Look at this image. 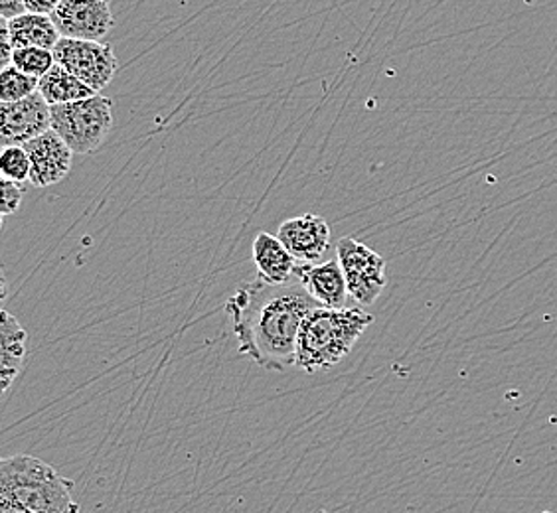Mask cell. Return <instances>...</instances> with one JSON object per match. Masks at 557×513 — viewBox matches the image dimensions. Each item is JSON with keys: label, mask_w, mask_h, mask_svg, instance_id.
Returning <instances> with one entry per match:
<instances>
[{"label": "cell", "mask_w": 557, "mask_h": 513, "mask_svg": "<svg viewBox=\"0 0 557 513\" xmlns=\"http://www.w3.org/2000/svg\"><path fill=\"white\" fill-rule=\"evenodd\" d=\"M55 64L79 77L94 91H103L117 74V55L101 40L60 38L54 48Z\"/></svg>", "instance_id": "6"}, {"label": "cell", "mask_w": 557, "mask_h": 513, "mask_svg": "<svg viewBox=\"0 0 557 513\" xmlns=\"http://www.w3.org/2000/svg\"><path fill=\"white\" fill-rule=\"evenodd\" d=\"M24 2H26V11L52 16V12L58 9V4H60L62 0H24Z\"/></svg>", "instance_id": "22"}, {"label": "cell", "mask_w": 557, "mask_h": 513, "mask_svg": "<svg viewBox=\"0 0 557 513\" xmlns=\"http://www.w3.org/2000/svg\"><path fill=\"white\" fill-rule=\"evenodd\" d=\"M336 256L344 271L348 295L358 304L370 306L387 285L386 261L374 249L356 241L354 237H343L336 243Z\"/></svg>", "instance_id": "5"}, {"label": "cell", "mask_w": 557, "mask_h": 513, "mask_svg": "<svg viewBox=\"0 0 557 513\" xmlns=\"http://www.w3.org/2000/svg\"><path fill=\"white\" fill-rule=\"evenodd\" d=\"M295 278L321 306L344 309L348 285L338 259L326 263H299Z\"/></svg>", "instance_id": "11"}, {"label": "cell", "mask_w": 557, "mask_h": 513, "mask_svg": "<svg viewBox=\"0 0 557 513\" xmlns=\"http://www.w3.org/2000/svg\"><path fill=\"white\" fill-rule=\"evenodd\" d=\"M12 65H16L22 72L44 77L55 65L54 50L46 48H16L12 55Z\"/></svg>", "instance_id": "17"}, {"label": "cell", "mask_w": 557, "mask_h": 513, "mask_svg": "<svg viewBox=\"0 0 557 513\" xmlns=\"http://www.w3.org/2000/svg\"><path fill=\"white\" fill-rule=\"evenodd\" d=\"M30 171H33V162L28 152L21 145H12L4 147L0 154V172L2 178H9L14 183H28L30 180Z\"/></svg>", "instance_id": "18"}, {"label": "cell", "mask_w": 557, "mask_h": 513, "mask_svg": "<svg viewBox=\"0 0 557 513\" xmlns=\"http://www.w3.org/2000/svg\"><path fill=\"white\" fill-rule=\"evenodd\" d=\"M317 306L297 278L271 285L246 283L225 302L239 352L268 372H285L297 362L300 326Z\"/></svg>", "instance_id": "1"}, {"label": "cell", "mask_w": 557, "mask_h": 513, "mask_svg": "<svg viewBox=\"0 0 557 513\" xmlns=\"http://www.w3.org/2000/svg\"><path fill=\"white\" fill-rule=\"evenodd\" d=\"M38 91L50 105H62V103H74L87 97L96 96L91 87L86 86L79 77L70 74L65 67L55 64L48 74L40 77Z\"/></svg>", "instance_id": "15"}, {"label": "cell", "mask_w": 557, "mask_h": 513, "mask_svg": "<svg viewBox=\"0 0 557 513\" xmlns=\"http://www.w3.org/2000/svg\"><path fill=\"white\" fill-rule=\"evenodd\" d=\"M277 237L299 263H319L331 246V225L322 215H299L278 225Z\"/></svg>", "instance_id": "10"}, {"label": "cell", "mask_w": 557, "mask_h": 513, "mask_svg": "<svg viewBox=\"0 0 557 513\" xmlns=\"http://www.w3.org/2000/svg\"><path fill=\"white\" fill-rule=\"evenodd\" d=\"M28 334L22 328L21 322L9 312H0V385L2 393L9 391L16 375L21 374L26 358Z\"/></svg>", "instance_id": "13"}, {"label": "cell", "mask_w": 557, "mask_h": 513, "mask_svg": "<svg viewBox=\"0 0 557 513\" xmlns=\"http://www.w3.org/2000/svg\"><path fill=\"white\" fill-rule=\"evenodd\" d=\"M24 149L33 162L28 183L33 184L34 188H48L62 183L72 171L75 152L67 147V142L54 128L46 130L36 139L28 140Z\"/></svg>", "instance_id": "9"}, {"label": "cell", "mask_w": 557, "mask_h": 513, "mask_svg": "<svg viewBox=\"0 0 557 513\" xmlns=\"http://www.w3.org/2000/svg\"><path fill=\"white\" fill-rule=\"evenodd\" d=\"M0 188H2V205H0V212H2V215L16 214V212L21 210L22 198H24L22 184L9 180V178H2Z\"/></svg>", "instance_id": "19"}, {"label": "cell", "mask_w": 557, "mask_h": 513, "mask_svg": "<svg viewBox=\"0 0 557 513\" xmlns=\"http://www.w3.org/2000/svg\"><path fill=\"white\" fill-rule=\"evenodd\" d=\"M52 128L75 154H91L103 147L113 128V101L106 96L50 105Z\"/></svg>", "instance_id": "4"}, {"label": "cell", "mask_w": 557, "mask_h": 513, "mask_svg": "<svg viewBox=\"0 0 557 513\" xmlns=\"http://www.w3.org/2000/svg\"><path fill=\"white\" fill-rule=\"evenodd\" d=\"M74 481L44 460L18 454L0 462V502L36 513H79Z\"/></svg>", "instance_id": "3"}, {"label": "cell", "mask_w": 557, "mask_h": 513, "mask_svg": "<svg viewBox=\"0 0 557 513\" xmlns=\"http://www.w3.org/2000/svg\"><path fill=\"white\" fill-rule=\"evenodd\" d=\"M38 87H40V79L22 72L16 65H7L0 72V99L4 103L21 101V99L34 96L38 91Z\"/></svg>", "instance_id": "16"}, {"label": "cell", "mask_w": 557, "mask_h": 513, "mask_svg": "<svg viewBox=\"0 0 557 513\" xmlns=\"http://www.w3.org/2000/svg\"><path fill=\"white\" fill-rule=\"evenodd\" d=\"M26 11V2L24 0H0V18L12 21L16 16H21Z\"/></svg>", "instance_id": "21"}, {"label": "cell", "mask_w": 557, "mask_h": 513, "mask_svg": "<svg viewBox=\"0 0 557 513\" xmlns=\"http://www.w3.org/2000/svg\"><path fill=\"white\" fill-rule=\"evenodd\" d=\"M52 128V111L50 103L40 91L34 96L0 105V140L4 147L21 145L40 137Z\"/></svg>", "instance_id": "8"}, {"label": "cell", "mask_w": 557, "mask_h": 513, "mask_svg": "<svg viewBox=\"0 0 557 513\" xmlns=\"http://www.w3.org/2000/svg\"><path fill=\"white\" fill-rule=\"evenodd\" d=\"M251 249H253V263L258 267V278L271 285H283L295 278V268L299 265V261L293 256L277 236L261 232L253 239Z\"/></svg>", "instance_id": "12"}, {"label": "cell", "mask_w": 557, "mask_h": 513, "mask_svg": "<svg viewBox=\"0 0 557 513\" xmlns=\"http://www.w3.org/2000/svg\"><path fill=\"white\" fill-rule=\"evenodd\" d=\"M14 48H46L54 50L62 34L55 28L52 16L24 12L21 16L9 21Z\"/></svg>", "instance_id": "14"}, {"label": "cell", "mask_w": 557, "mask_h": 513, "mask_svg": "<svg viewBox=\"0 0 557 513\" xmlns=\"http://www.w3.org/2000/svg\"><path fill=\"white\" fill-rule=\"evenodd\" d=\"M62 38L101 40L115 26L111 0H62L52 12Z\"/></svg>", "instance_id": "7"}, {"label": "cell", "mask_w": 557, "mask_h": 513, "mask_svg": "<svg viewBox=\"0 0 557 513\" xmlns=\"http://www.w3.org/2000/svg\"><path fill=\"white\" fill-rule=\"evenodd\" d=\"M0 513H36V512H28V510H24V508H18V505H12V503L0 502Z\"/></svg>", "instance_id": "23"}, {"label": "cell", "mask_w": 557, "mask_h": 513, "mask_svg": "<svg viewBox=\"0 0 557 513\" xmlns=\"http://www.w3.org/2000/svg\"><path fill=\"white\" fill-rule=\"evenodd\" d=\"M372 322L360 309L317 306L300 326L295 367L317 374L341 364Z\"/></svg>", "instance_id": "2"}, {"label": "cell", "mask_w": 557, "mask_h": 513, "mask_svg": "<svg viewBox=\"0 0 557 513\" xmlns=\"http://www.w3.org/2000/svg\"><path fill=\"white\" fill-rule=\"evenodd\" d=\"M14 42H12L11 28L9 21L0 18V65L7 67L12 65V55H14Z\"/></svg>", "instance_id": "20"}]
</instances>
